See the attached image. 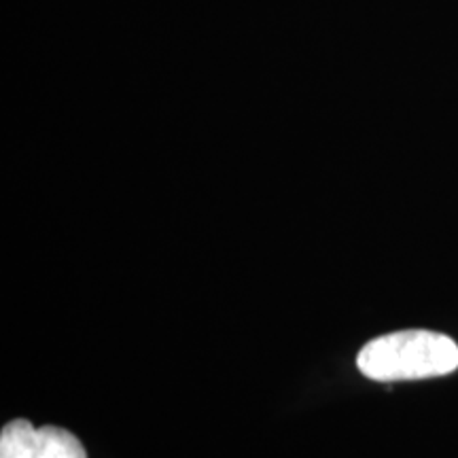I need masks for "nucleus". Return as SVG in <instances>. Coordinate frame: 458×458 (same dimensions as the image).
I'll return each instance as SVG.
<instances>
[{
  "instance_id": "1",
  "label": "nucleus",
  "mask_w": 458,
  "mask_h": 458,
  "mask_svg": "<svg viewBox=\"0 0 458 458\" xmlns=\"http://www.w3.org/2000/svg\"><path fill=\"white\" fill-rule=\"evenodd\" d=\"M357 365L360 374L376 382L422 380L452 374L458 368V346L435 331H394L365 344Z\"/></svg>"
},
{
  "instance_id": "3",
  "label": "nucleus",
  "mask_w": 458,
  "mask_h": 458,
  "mask_svg": "<svg viewBox=\"0 0 458 458\" xmlns=\"http://www.w3.org/2000/svg\"><path fill=\"white\" fill-rule=\"evenodd\" d=\"M34 458H88V454L81 442L66 428L41 427Z\"/></svg>"
},
{
  "instance_id": "2",
  "label": "nucleus",
  "mask_w": 458,
  "mask_h": 458,
  "mask_svg": "<svg viewBox=\"0 0 458 458\" xmlns=\"http://www.w3.org/2000/svg\"><path fill=\"white\" fill-rule=\"evenodd\" d=\"M38 428L26 418H17L3 427L0 433V458H34L37 456Z\"/></svg>"
}]
</instances>
